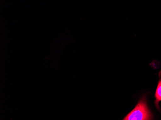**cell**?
<instances>
[{
	"label": "cell",
	"mask_w": 161,
	"mask_h": 120,
	"mask_svg": "<svg viewBox=\"0 0 161 120\" xmlns=\"http://www.w3.org/2000/svg\"><path fill=\"white\" fill-rule=\"evenodd\" d=\"M153 114L147 104L146 96L143 95L133 110L123 120H153Z\"/></svg>",
	"instance_id": "6da1fadb"
},
{
	"label": "cell",
	"mask_w": 161,
	"mask_h": 120,
	"mask_svg": "<svg viewBox=\"0 0 161 120\" xmlns=\"http://www.w3.org/2000/svg\"><path fill=\"white\" fill-rule=\"evenodd\" d=\"M159 80L158 81L157 88L154 95L155 100L154 103L156 109L160 112L161 108L159 106V103L161 102V71L159 73Z\"/></svg>",
	"instance_id": "7a4b0ae2"
}]
</instances>
